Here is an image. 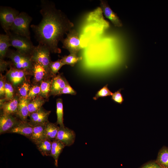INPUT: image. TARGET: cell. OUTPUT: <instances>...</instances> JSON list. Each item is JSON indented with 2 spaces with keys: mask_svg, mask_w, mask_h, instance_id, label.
I'll list each match as a JSON object with an SVG mask.
<instances>
[{
  "mask_svg": "<svg viewBox=\"0 0 168 168\" xmlns=\"http://www.w3.org/2000/svg\"><path fill=\"white\" fill-rule=\"evenodd\" d=\"M0 79V97H5V79L4 77L1 74Z\"/></svg>",
  "mask_w": 168,
  "mask_h": 168,
  "instance_id": "d590c367",
  "label": "cell"
},
{
  "mask_svg": "<svg viewBox=\"0 0 168 168\" xmlns=\"http://www.w3.org/2000/svg\"><path fill=\"white\" fill-rule=\"evenodd\" d=\"M27 74H29L26 72L11 66L7 76L12 86H16L24 82Z\"/></svg>",
  "mask_w": 168,
  "mask_h": 168,
  "instance_id": "30bf717a",
  "label": "cell"
},
{
  "mask_svg": "<svg viewBox=\"0 0 168 168\" xmlns=\"http://www.w3.org/2000/svg\"><path fill=\"white\" fill-rule=\"evenodd\" d=\"M56 113L57 116L56 124L60 127H64L63 124V111L62 99L58 98L56 100Z\"/></svg>",
  "mask_w": 168,
  "mask_h": 168,
  "instance_id": "d4e9b609",
  "label": "cell"
},
{
  "mask_svg": "<svg viewBox=\"0 0 168 168\" xmlns=\"http://www.w3.org/2000/svg\"><path fill=\"white\" fill-rule=\"evenodd\" d=\"M19 14L16 10L8 7H1L0 22L6 34L10 31L15 18Z\"/></svg>",
  "mask_w": 168,
  "mask_h": 168,
  "instance_id": "52a82bcc",
  "label": "cell"
},
{
  "mask_svg": "<svg viewBox=\"0 0 168 168\" xmlns=\"http://www.w3.org/2000/svg\"><path fill=\"white\" fill-rule=\"evenodd\" d=\"M50 51L45 46L39 44L35 46L30 57L34 63H37L42 66L45 69L47 75L52 76L50 68L52 61L50 57Z\"/></svg>",
  "mask_w": 168,
  "mask_h": 168,
  "instance_id": "277c9868",
  "label": "cell"
},
{
  "mask_svg": "<svg viewBox=\"0 0 168 168\" xmlns=\"http://www.w3.org/2000/svg\"><path fill=\"white\" fill-rule=\"evenodd\" d=\"M59 127L56 124L48 122L46 124L45 129L46 138L52 141L56 139Z\"/></svg>",
  "mask_w": 168,
  "mask_h": 168,
  "instance_id": "603a6c76",
  "label": "cell"
},
{
  "mask_svg": "<svg viewBox=\"0 0 168 168\" xmlns=\"http://www.w3.org/2000/svg\"><path fill=\"white\" fill-rule=\"evenodd\" d=\"M65 147L63 143L57 139L52 141L50 156L54 159L55 165L56 167L58 166V160L59 155Z\"/></svg>",
  "mask_w": 168,
  "mask_h": 168,
  "instance_id": "ac0fdd59",
  "label": "cell"
},
{
  "mask_svg": "<svg viewBox=\"0 0 168 168\" xmlns=\"http://www.w3.org/2000/svg\"><path fill=\"white\" fill-rule=\"evenodd\" d=\"M68 82L61 74H58L53 77L51 80L50 95H60V93Z\"/></svg>",
  "mask_w": 168,
  "mask_h": 168,
  "instance_id": "4fadbf2b",
  "label": "cell"
},
{
  "mask_svg": "<svg viewBox=\"0 0 168 168\" xmlns=\"http://www.w3.org/2000/svg\"><path fill=\"white\" fill-rule=\"evenodd\" d=\"M0 71L2 72L6 69L7 67L10 63L7 62L4 60L3 59H0Z\"/></svg>",
  "mask_w": 168,
  "mask_h": 168,
  "instance_id": "8d00e7d4",
  "label": "cell"
},
{
  "mask_svg": "<svg viewBox=\"0 0 168 168\" xmlns=\"http://www.w3.org/2000/svg\"><path fill=\"white\" fill-rule=\"evenodd\" d=\"M139 168H162L155 161H149L141 166Z\"/></svg>",
  "mask_w": 168,
  "mask_h": 168,
  "instance_id": "e575fe53",
  "label": "cell"
},
{
  "mask_svg": "<svg viewBox=\"0 0 168 168\" xmlns=\"http://www.w3.org/2000/svg\"><path fill=\"white\" fill-rule=\"evenodd\" d=\"M40 86L38 85L30 87L28 95L27 98L30 100L39 96L40 92Z\"/></svg>",
  "mask_w": 168,
  "mask_h": 168,
  "instance_id": "1f68e13d",
  "label": "cell"
},
{
  "mask_svg": "<svg viewBox=\"0 0 168 168\" xmlns=\"http://www.w3.org/2000/svg\"><path fill=\"white\" fill-rule=\"evenodd\" d=\"M51 111L45 110L42 107L36 111L29 114L30 123L33 126L38 124H46Z\"/></svg>",
  "mask_w": 168,
  "mask_h": 168,
  "instance_id": "7c38bea8",
  "label": "cell"
},
{
  "mask_svg": "<svg viewBox=\"0 0 168 168\" xmlns=\"http://www.w3.org/2000/svg\"><path fill=\"white\" fill-rule=\"evenodd\" d=\"M32 20L30 16L22 12L15 18L10 30L14 34L30 39L29 27Z\"/></svg>",
  "mask_w": 168,
  "mask_h": 168,
  "instance_id": "3957f363",
  "label": "cell"
},
{
  "mask_svg": "<svg viewBox=\"0 0 168 168\" xmlns=\"http://www.w3.org/2000/svg\"><path fill=\"white\" fill-rule=\"evenodd\" d=\"M19 98L17 96L14 97L12 100L5 101L0 105V108L2 113L4 114H17Z\"/></svg>",
  "mask_w": 168,
  "mask_h": 168,
  "instance_id": "9a60e30c",
  "label": "cell"
},
{
  "mask_svg": "<svg viewBox=\"0 0 168 168\" xmlns=\"http://www.w3.org/2000/svg\"><path fill=\"white\" fill-rule=\"evenodd\" d=\"M113 93L108 89V84H107L97 91L93 99L96 100L100 97L111 96Z\"/></svg>",
  "mask_w": 168,
  "mask_h": 168,
  "instance_id": "4dcf8cb0",
  "label": "cell"
},
{
  "mask_svg": "<svg viewBox=\"0 0 168 168\" xmlns=\"http://www.w3.org/2000/svg\"><path fill=\"white\" fill-rule=\"evenodd\" d=\"M33 72L36 82H41L44 77L47 75L45 68L37 63H34Z\"/></svg>",
  "mask_w": 168,
  "mask_h": 168,
  "instance_id": "7402d4cb",
  "label": "cell"
},
{
  "mask_svg": "<svg viewBox=\"0 0 168 168\" xmlns=\"http://www.w3.org/2000/svg\"><path fill=\"white\" fill-rule=\"evenodd\" d=\"M66 35L62 41L63 48L68 50L70 54L77 55L81 49L79 33L73 28Z\"/></svg>",
  "mask_w": 168,
  "mask_h": 168,
  "instance_id": "8992f818",
  "label": "cell"
},
{
  "mask_svg": "<svg viewBox=\"0 0 168 168\" xmlns=\"http://www.w3.org/2000/svg\"><path fill=\"white\" fill-rule=\"evenodd\" d=\"M6 56L11 59L10 63L13 67L23 70L29 74H33L34 63L30 56L11 49L9 50Z\"/></svg>",
  "mask_w": 168,
  "mask_h": 168,
  "instance_id": "7a4b0ae2",
  "label": "cell"
},
{
  "mask_svg": "<svg viewBox=\"0 0 168 168\" xmlns=\"http://www.w3.org/2000/svg\"><path fill=\"white\" fill-rule=\"evenodd\" d=\"M46 124H38L34 126L32 133L29 139L35 145L46 138L45 131Z\"/></svg>",
  "mask_w": 168,
  "mask_h": 168,
  "instance_id": "2e32d148",
  "label": "cell"
},
{
  "mask_svg": "<svg viewBox=\"0 0 168 168\" xmlns=\"http://www.w3.org/2000/svg\"><path fill=\"white\" fill-rule=\"evenodd\" d=\"M11 46L10 39L7 34L0 35V59H3L6 56L9 50V48Z\"/></svg>",
  "mask_w": 168,
  "mask_h": 168,
  "instance_id": "d6986e66",
  "label": "cell"
},
{
  "mask_svg": "<svg viewBox=\"0 0 168 168\" xmlns=\"http://www.w3.org/2000/svg\"><path fill=\"white\" fill-rule=\"evenodd\" d=\"M5 98L6 101L13 99L14 97V90L12 85L10 83L5 82Z\"/></svg>",
  "mask_w": 168,
  "mask_h": 168,
  "instance_id": "f546056e",
  "label": "cell"
},
{
  "mask_svg": "<svg viewBox=\"0 0 168 168\" xmlns=\"http://www.w3.org/2000/svg\"><path fill=\"white\" fill-rule=\"evenodd\" d=\"M51 80L42 81L40 85V92L39 96L47 98L50 95Z\"/></svg>",
  "mask_w": 168,
  "mask_h": 168,
  "instance_id": "484cf974",
  "label": "cell"
},
{
  "mask_svg": "<svg viewBox=\"0 0 168 168\" xmlns=\"http://www.w3.org/2000/svg\"><path fill=\"white\" fill-rule=\"evenodd\" d=\"M21 121L12 114H4L2 113L0 116V134L8 133Z\"/></svg>",
  "mask_w": 168,
  "mask_h": 168,
  "instance_id": "ba28073f",
  "label": "cell"
},
{
  "mask_svg": "<svg viewBox=\"0 0 168 168\" xmlns=\"http://www.w3.org/2000/svg\"><path fill=\"white\" fill-rule=\"evenodd\" d=\"M45 101V100L44 98L39 96L30 100L28 105L29 114L36 111L41 108Z\"/></svg>",
  "mask_w": 168,
  "mask_h": 168,
  "instance_id": "cb8c5ba5",
  "label": "cell"
},
{
  "mask_svg": "<svg viewBox=\"0 0 168 168\" xmlns=\"http://www.w3.org/2000/svg\"><path fill=\"white\" fill-rule=\"evenodd\" d=\"M75 138L76 134L74 131L65 126H59L56 139L61 142L65 147L72 145Z\"/></svg>",
  "mask_w": 168,
  "mask_h": 168,
  "instance_id": "9c48e42d",
  "label": "cell"
},
{
  "mask_svg": "<svg viewBox=\"0 0 168 168\" xmlns=\"http://www.w3.org/2000/svg\"><path fill=\"white\" fill-rule=\"evenodd\" d=\"M7 34L10 38L11 46L16 49L21 54L30 56L35 47L30 39L19 35L9 31Z\"/></svg>",
  "mask_w": 168,
  "mask_h": 168,
  "instance_id": "5b68a950",
  "label": "cell"
},
{
  "mask_svg": "<svg viewBox=\"0 0 168 168\" xmlns=\"http://www.w3.org/2000/svg\"><path fill=\"white\" fill-rule=\"evenodd\" d=\"M156 162L162 168H168V147L164 146L159 150Z\"/></svg>",
  "mask_w": 168,
  "mask_h": 168,
  "instance_id": "44dd1931",
  "label": "cell"
},
{
  "mask_svg": "<svg viewBox=\"0 0 168 168\" xmlns=\"http://www.w3.org/2000/svg\"><path fill=\"white\" fill-rule=\"evenodd\" d=\"M121 89L113 93L111 96V99L115 102L121 104L124 101V99L121 93Z\"/></svg>",
  "mask_w": 168,
  "mask_h": 168,
  "instance_id": "d6a6232c",
  "label": "cell"
},
{
  "mask_svg": "<svg viewBox=\"0 0 168 168\" xmlns=\"http://www.w3.org/2000/svg\"><path fill=\"white\" fill-rule=\"evenodd\" d=\"M52 141L45 138L36 144L37 148L43 156H50Z\"/></svg>",
  "mask_w": 168,
  "mask_h": 168,
  "instance_id": "ffe728a7",
  "label": "cell"
},
{
  "mask_svg": "<svg viewBox=\"0 0 168 168\" xmlns=\"http://www.w3.org/2000/svg\"><path fill=\"white\" fill-rule=\"evenodd\" d=\"M40 12L42 17L41 21L30 26L39 44L47 47L51 52L60 54L61 50L58 43L73 28L74 24L51 1L42 0Z\"/></svg>",
  "mask_w": 168,
  "mask_h": 168,
  "instance_id": "6da1fadb",
  "label": "cell"
},
{
  "mask_svg": "<svg viewBox=\"0 0 168 168\" xmlns=\"http://www.w3.org/2000/svg\"><path fill=\"white\" fill-rule=\"evenodd\" d=\"M82 59V58L81 57H79L77 55L70 54L68 55L62 57L60 60L64 65H68L73 67L76 63L81 61Z\"/></svg>",
  "mask_w": 168,
  "mask_h": 168,
  "instance_id": "4316f807",
  "label": "cell"
},
{
  "mask_svg": "<svg viewBox=\"0 0 168 168\" xmlns=\"http://www.w3.org/2000/svg\"><path fill=\"white\" fill-rule=\"evenodd\" d=\"M30 88V85L28 82H24L21 83L18 89L20 98H27L28 95Z\"/></svg>",
  "mask_w": 168,
  "mask_h": 168,
  "instance_id": "83f0119b",
  "label": "cell"
},
{
  "mask_svg": "<svg viewBox=\"0 0 168 168\" xmlns=\"http://www.w3.org/2000/svg\"><path fill=\"white\" fill-rule=\"evenodd\" d=\"M76 94V91L69 84H68L61 91L60 95L62 94H68L74 95Z\"/></svg>",
  "mask_w": 168,
  "mask_h": 168,
  "instance_id": "836d02e7",
  "label": "cell"
},
{
  "mask_svg": "<svg viewBox=\"0 0 168 168\" xmlns=\"http://www.w3.org/2000/svg\"><path fill=\"white\" fill-rule=\"evenodd\" d=\"M100 6L105 16L116 27H121L123 23L117 14L110 8L107 2L105 0H101Z\"/></svg>",
  "mask_w": 168,
  "mask_h": 168,
  "instance_id": "8fae6325",
  "label": "cell"
},
{
  "mask_svg": "<svg viewBox=\"0 0 168 168\" xmlns=\"http://www.w3.org/2000/svg\"><path fill=\"white\" fill-rule=\"evenodd\" d=\"M64 65L60 59L54 62L51 61L50 65V68L52 76L53 77L56 76L59 69Z\"/></svg>",
  "mask_w": 168,
  "mask_h": 168,
  "instance_id": "f1b7e54d",
  "label": "cell"
},
{
  "mask_svg": "<svg viewBox=\"0 0 168 168\" xmlns=\"http://www.w3.org/2000/svg\"><path fill=\"white\" fill-rule=\"evenodd\" d=\"M34 126L30 122L21 121L15 127L10 130L8 133L19 134L30 138L32 133Z\"/></svg>",
  "mask_w": 168,
  "mask_h": 168,
  "instance_id": "5bb4252c",
  "label": "cell"
},
{
  "mask_svg": "<svg viewBox=\"0 0 168 168\" xmlns=\"http://www.w3.org/2000/svg\"><path fill=\"white\" fill-rule=\"evenodd\" d=\"M30 100L28 98L20 97L19 98L17 114L22 121H27V118L29 115L28 105Z\"/></svg>",
  "mask_w": 168,
  "mask_h": 168,
  "instance_id": "e0dca14e",
  "label": "cell"
}]
</instances>
